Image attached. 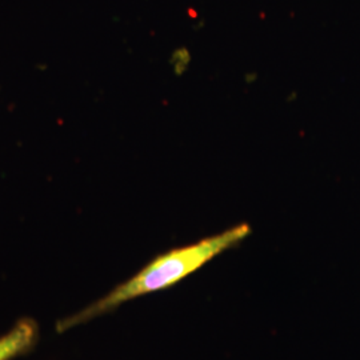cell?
Segmentation results:
<instances>
[{"instance_id": "1", "label": "cell", "mask_w": 360, "mask_h": 360, "mask_svg": "<svg viewBox=\"0 0 360 360\" xmlns=\"http://www.w3.org/2000/svg\"><path fill=\"white\" fill-rule=\"evenodd\" d=\"M250 233V226L242 223L199 242L178 247L158 255L142 270L126 282L116 285L108 294L95 300L87 307L79 309L75 314L62 318L56 323V333L65 334L77 326L86 324L104 314L119 309L131 300L174 287L193 275V272L205 267L212 259L239 245Z\"/></svg>"}, {"instance_id": "2", "label": "cell", "mask_w": 360, "mask_h": 360, "mask_svg": "<svg viewBox=\"0 0 360 360\" xmlns=\"http://www.w3.org/2000/svg\"><path fill=\"white\" fill-rule=\"evenodd\" d=\"M39 340V324L32 318L19 319L0 336V360H13L32 351Z\"/></svg>"}]
</instances>
